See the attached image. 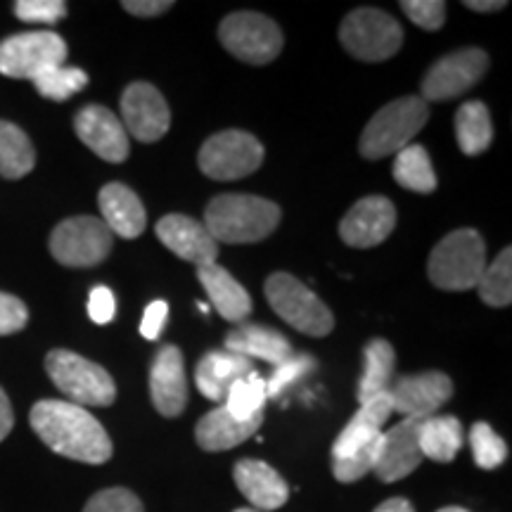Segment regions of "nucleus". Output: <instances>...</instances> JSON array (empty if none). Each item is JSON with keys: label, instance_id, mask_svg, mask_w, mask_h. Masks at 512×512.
I'll return each mask as SVG.
<instances>
[{"label": "nucleus", "instance_id": "f257e3e1", "mask_svg": "<svg viewBox=\"0 0 512 512\" xmlns=\"http://www.w3.org/2000/svg\"><path fill=\"white\" fill-rule=\"evenodd\" d=\"M31 430L57 456L102 465L112 458V439L98 418L76 403L46 399L38 401L29 415Z\"/></svg>", "mask_w": 512, "mask_h": 512}, {"label": "nucleus", "instance_id": "f03ea898", "mask_svg": "<svg viewBox=\"0 0 512 512\" xmlns=\"http://www.w3.org/2000/svg\"><path fill=\"white\" fill-rule=\"evenodd\" d=\"M202 223L216 245H252L278 228L280 207L256 195H219L207 204Z\"/></svg>", "mask_w": 512, "mask_h": 512}, {"label": "nucleus", "instance_id": "7ed1b4c3", "mask_svg": "<svg viewBox=\"0 0 512 512\" xmlns=\"http://www.w3.org/2000/svg\"><path fill=\"white\" fill-rule=\"evenodd\" d=\"M427 117H430V107L418 95L389 102L363 128L358 150L370 162L396 155L418 136L422 126L427 124Z\"/></svg>", "mask_w": 512, "mask_h": 512}, {"label": "nucleus", "instance_id": "20e7f679", "mask_svg": "<svg viewBox=\"0 0 512 512\" xmlns=\"http://www.w3.org/2000/svg\"><path fill=\"white\" fill-rule=\"evenodd\" d=\"M486 268L484 238L472 228H460L448 233L432 249L427 275L439 290L465 292L477 287Z\"/></svg>", "mask_w": 512, "mask_h": 512}, {"label": "nucleus", "instance_id": "39448f33", "mask_svg": "<svg viewBox=\"0 0 512 512\" xmlns=\"http://www.w3.org/2000/svg\"><path fill=\"white\" fill-rule=\"evenodd\" d=\"M46 370L55 387L76 406H112L117 399V384L112 375L74 351H50L46 356Z\"/></svg>", "mask_w": 512, "mask_h": 512}, {"label": "nucleus", "instance_id": "423d86ee", "mask_svg": "<svg viewBox=\"0 0 512 512\" xmlns=\"http://www.w3.org/2000/svg\"><path fill=\"white\" fill-rule=\"evenodd\" d=\"M266 299L271 309L292 325L294 330L304 332L311 337H325L335 328V316L332 311L313 294L302 280L290 273H273L266 280Z\"/></svg>", "mask_w": 512, "mask_h": 512}, {"label": "nucleus", "instance_id": "0eeeda50", "mask_svg": "<svg viewBox=\"0 0 512 512\" xmlns=\"http://www.w3.org/2000/svg\"><path fill=\"white\" fill-rule=\"evenodd\" d=\"M339 41L351 57L363 62H382L399 53L403 29L392 15L375 8H358L344 17Z\"/></svg>", "mask_w": 512, "mask_h": 512}, {"label": "nucleus", "instance_id": "6e6552de", "mask_svg": "<svg viewBox=\"0 0 512 512\" xmlns=\"http://www.w3.org/2000/svg\"><path fill=\"white\" fill-rule=\"evenodd\" d=\"M223 48L240 62L264 67L283 53V31L271 17L259 12H235L219 27Z\"/></svg>", "mask_w": 512, "mask_h": 512}, {"label": "nucleus", "instance_id": "1a4fd4ad", "mask_svg": "<svg viewBox=\"0 0 512 512\" xmlns=\"http://www.w3.org/2000/svg\"><path fill=\"white\" fill-rule=\"evenodd\" d=\"M114 235L98 216H72L50 235V254L69 268L98 266L112 252Z\"/></svg>", "mask_w": 512, "mask_h": 512}, {"label": "nucleus", "instance_id": "9d476101", "mask_svg": "<svg viewBox=\"0 0 512 512\" xmlns=\"http://www.w3.org/2000/svg\"><path fill=\"white\" fill-rule=\"evenodd\" d=\"M197 162L202 174L214 181H238L259 171L264 164V145L252 133L230 128L207 138Z\"/></svg>", "mask_w": 512, "mask_h": 512}, {"label": "nucleus", "instance_id": "9b49d317", "mask_svg": "<svg viewBox=\"0 0 512 512\" xmlns=\"http://www.w3.org/2000/svg\"><path fill=\"white\" fill-rule=\"evenodd\" d=\"M67 60V43L55 31H27L0 43V74L34 81Z\"/></svg>", "mask_w": 512, "mask_h": 512}, {"label": "nucleus", "instance_id": "f8f14e48", "mask_svg": "<svg viewBox=\"0 0 512 512\" xmlns=\"http://www.w3.org/2000/svg\"><path fill=\"white\" fill-rule=\"evenodd\" d=\"M489 69V55L479 48H465L441 57L432 64L430 72L422 79V95L425 102L453 100L470 91Z\"/></svg>", "mask_w": 512, "mask_h": 512}, {"label": "nucleus", "instance_id": "ddd939ff", "mask_svg": "<svg viewBox=\"0 0 512 512\" xmlns=\"http://www.w3.org/2000/svg\"><path fill=\"white\" fill-rule=\"evenodd\" d=\"M121 114L126 133L140 143H157L169 133L171 110L152 83H131L121 95Z\"/></svg>", "mask_w": 512, "mask_h": 512}, {"label": "nucleus", "instance_id": "4468645a", "mask_svg": "<svg viewBox=\"0 0 512 512\" xmlns=\"http://www.w3.org/2000/svg\"><path fill=\"white\" fill-rule=\"evenodd\" d=\"M453 396L451 377L437 370L422 375H403L394 377L389 387V399H392V411L401 413L403 418L427 420Z\"/></svg>", "mask_w": 512, "mask_h": 512}, {"label": "nucleus", "instance_id": "2eb2a0df", "mask_svg": "<svg viewBox=\"0 0 512 512\" xmlns=\"http://www.w3.org/2000/svg\"><path fill=\"white\" fill-rule=\"evenodd\" d=\"M396 226L394 204L382 195H370L358 200L339 223V235L349 247L370 249L392 235Z\"/></svg>", "mask_w": 512, "mask_h": 512}, {"label": "nucleus", "instance_id": "dca6fc26", "mask_svg": "<svg viewBox=\"0 0 512 512\" xmlns=\"http://www.w3.org/2000/svg\"><path fill=\"white\" fill-rule=\"evenodd\" d=\"M420 422L422 420L403 418L399 425L382 432L380 448H377V460L373 467V472L382 479V482H399V479L408 477L411 472L418 470V465L422 463V451L418 441Z\"/></svg>", "mask_w": 512, "mask_h": 512}, {"label": "nucleus", "instance_id": "f3484780", "mask_svg": "<svg viewBox=\"0 0 512 512\" xmlns=\"http://www.w3.org/2000/svg\"><path fill=\"white\" fill-rule=\"evenodd\" d=\"M74 131L81 143L91 147L95 155L105 159V162L119 164L131 152L128 133L121 119L102 105L83 107L74 119Z\"/></svg>", "mask_w": 512, "mask_h": 512}, {"label": "nucleus", "instance_id": "a211bd4d", "mask_svg": "<svg viewBox=\"0 0 512 512\" xmlns=\"http://www.w3.org/2000/svg\"><path fill=\"white\" fill-rule=\"evenodd\" d=\"M155 233L166 249H171L178 259L190 261L197 268L216 264L219 245L211 238L202 221L183 214H169L157 221Z\"/></svg>", "mask_w": 512, "mask_h": 512}, {"label": "nucleus", "instance_id": "6ab92c4d", "mask_svg": "<svg viewBox=\"0 0 512 512\" xmlns=\"http://www.w3.org/2000/svg\"><path fill=\"white\" fill-rule=\"evenodd\" d=\"M150 396L157 413L164 418H176L188 406V380H185V363L181 349L174 344H164L157 351L150 368Z\"/></svg>", "mask_w": 512, "mask_h": 512}, {"label": "nucleus", "instance_id": "aec40b11", "mask_svg": "<svg viewBox=\"0 0 512 512\" xmlns=\"http://www.w3.org/2000/svg\"><path fill=\"white\" fill-rule=\"evenodd\" d=\"M233 479L254 510H278L290 498V486L264 460H240L233 470Z\"/></svg>", "mask_w": 512, "mask_h": 512}, {"label": "nucleus", "instance_id": "412c9836", "mask_svg": "<svg viewBox=\"0 0 512 512\" xmlns=\"http://www.w3.org/2000/svg\"><path fill=\"white\" fill-rule=\"evenodd\" d=\"M102 223L112 235L124 240H136L143 235L147 214L143 200L124 183H107L98 195Z\"/></svg>", "mask_w": 512, "mask_h": 512}, {"label": "nucleus", "instance_id": "4be33fe9", "mask_svg": "<svg viewBox=\"0 0 512 512\" xmlns=\"http://www.w3.org/2000/svg\"><path fill=\"white\" fill-rule=\"evenodd\" d=\"M256 373L254 363L245 356L230 354V351H209L207 356L200 358L195 368V382L204 399L221 403L226 401L235 382L242 377Z\"/></svg>", "mask_w": 512, "mask_h": 512}, {"label": "nucleus", "instance_id": "5701e85b", "mask_svg": "<svg viewBox=\"0 0 512 512\" xmlns=\"http://www.w3.org/2000/svg\"><path fill=\"white\" fill-rule=\"evenodd\" d=\"M392 399L389 394L375 396L366 403H361L354 418L347 422L339 437L332 444V458H347L351 453H356L358 448L373 444L375 439H380V434L384 432V422L389 420L392 415Z\"/></svg>", "mask_w": 512, "mask_h": 512}, {"label": "nucleus", "instance_id": "b1692460", "mask_svg": "<svg viewBox=\"0 0 512 512\" xmlns=\"http://www.w3.org/2000/svg\"><path fill=\"white\" fill-rule=\"evenodd\" d=\"M226 351L245 356L249 361L259 358V361L271 363V366H280L294 354L290 339L280 335L278 330L256 323H242L233 332H228Z\"/></svg>", "mask_w": 512, "mask_h": 512}, {"label": "nucleus", "instance_id": "393cba45", "mask_svg": "<svg viewBox=\"0 0 512 512\" xmlns=\"http://www.w3.org/2000/svg\"><path fill=\"white\" fill-rule=\"evenodd\" d=\"M261 422H264V415H256L252 420H238L226 411V406H219L197 422L195 439L204 451H230L242 441L252 439L259 432Z\"/></svg>", "mask_w": 512, "mask_h": 512}, {"label": "nucleus", "instance_id": "a878e982", "mask_svg": "<svg viewBox=\"0 0 512 512\" xmlns=\"http://www.w3.org/2000/svg\"><path fill=\"white\" fill-rule=\"evenodd\" d=\"M197 278L207 290L214 309L230 323H242L252 313V297L238 280L219 264L197 268Z\"/></svg>", "mask_w": 512, "mask_h": 512}, {"label": "nucleus", "instance_id": "bb28decb", "mask_svg": "<svg viewBox=\"0 0 512 512\" xmlns=\"http://www.w3.org/2000/svg\"><path fill=\"white\" fill-rule=\"evenodd\" d=\"M363 358H366V363H363V375L358 380V403L389 394V387L394 382L396 354L387 339H370Z\"/></svg>", "mask_w": 512, "mask_h": 512}, {"label": "nucleus", "instance_id": "cd10ccee", "mask_svg": "<svg viewBox=\"0 0 512 512\" xmlns=\"http://www.w3.org/2000/svg\"><path fill=\"white\" fill-rule=\"evenodd\" d=\"M420 451L422 458L434 463H451L463 448V425L453 415H432L420 422Z\"/></svg>", "mask_w": 512, "mask_h": 512}, {"label": "nucleus", "instance_id": "c85d7f7f", "mask_svg": "<svg viewBox=\"0 0 512 512\" xmlns=\"http://www.w3.org/2000/svg\"><path fill=\"white\" fill-rule=\"evenodd\" d=\"M456 138L460 152L467 157L482 155L484 150H489L491 138H494V124H491V114L484 102L472 100L460 107L456 114Z\"/></svg>", "mask_w": 512, "mask_h": 512}, {"label": "nucleus", "instance_id": "c756f323", "mask_svg": "<svg viewBox=\"0 0 512 512\" xmlns=\"http://www.w3.org/2000/svg\"><path fill=\"white\" fill-rule=\"evenodd\" d=\"M36 166V150L17 124L0 121V176L19 181Z\"/></svg>", "mask_w": 512, "mask_h": 512}, {"label": "nucleus", "instance_id": "7c9ffc66", "mask_svg": "<svg viewBox=\"0 0 512 512\" xmlns=\"http://www.w3.org/2000/svg\"><path fill=\"white\" fill-rule=\"evenodd\" d=\"M394 178L401 188L422 192V195L437 190V174L432 169V159L420 145H408L401 152H396Z\"/></svg>", "mask_w": 512, "mask_h": 512}, {"label": "nucleus", "instance_id": "2f4dec72", "mask_svg": "<svg viewBox=\"0 0 512 512\" xmlns=\"http://www.w3.org/2000/svg\"><path fill=\"white\" fill-rule=\"evenodd\" d=\"M479 299L484 304L496 306V309H503V306H510L512 302V249L505 247L501 254L496 256L494 264L486 266L482 278L477 283Z\"/></svg>", "mask_w": 512, "mask_h": 512}, {"label": "nucleus", "instance_id": "473e14b6", "mask_svg": "<svg viewBox=\"0 0 512 512\" xmlns=\"http://www.w3.org/2000/svg\"><path fill=\"white\" fill-rule=\"evenodd\" d=\"M266 401V380L259 373H252L230 387L226 401H223L221 406H226V411L233 415V418L252 420L256 415H264Z\"/></svg>", "mask_w": 512, "mask_h": 512}, {"label": "nucleus", "instance_id": "72a5a7b5", "mask_svg": "<svg viewBox=\"0 0 512 512\" xmlns=\"http://www.w3.org/2000/svg\"><path fill=\"white\" fill-rule=\"evenodd\" d=\"M34 86L43 98L64 102L88 86V74L79 67H64V64H60V67H53L41 76H36Z\"/></svg>", "mask_w": 512, "mask_h": 512}, {"label": "nucleus", "instance_id": "f704fd0d", "mask_svg": "<svg viewBox=\"0 0 512 512\" xmlns=\"http://www.w3.org/2000/svg\"><path fill=\"white\" fill-rule=\"evenodd\" d=\"M470 446L475 463L482 470H496V467H501L508 460V444L486 422H475L472 425Z\"/></svg>", "mask_w": 512, "mask_h": 512}, {"label": "nucleus", "instance_id": "c9c22d12", "mask_svg": "<svg viewBox=\"0 0 512 512\" xmlns=\"http://www.w3.org/2000/svg\"><path fill=\"white\" fill-rule=\"evenodd\" d=\"M316 358L309 354H292L287 361L275 366L271 380H266V394L268 399H278L283 396L292 384H297L302 377H306L309 373L316 370Z\"/></svg>", "mask_w": 512, "mask_h": 512}, {"label": "nucleus", "instance_id": "e433bc0d", "mask_svg": "<svg viewBox=\"0 0 512 512\" xmlns=\"http://www.w3.org/2000/svg\"><path fill=\"white\" fill-rule=\"evenodd\" d=\"M377 448H380V439H375L373 444L358 448L356 453H351L347 458H332V475H335L337 482L351 484V482H358L361 477H366L368 472H373L375 460H377Z\"/></svg>", "mask_w": 512, "mask_h": 512}, {"label": "nucleus", "instance_id": "4c0bfd02", "mask_svg": "<svg viewBox=\"0 0 512 512\" xmlns=\"http://www.w3.org/2000/svg\"><path fill=\"white\" fill-rule=\"evenodd\" d=\"M83 512H145V510H143V503H140V498L133 494V491L114 486V489L98 491V494L86 503Z\"/></svg>", "mask_w": 512, "mask_h": 512}, {"label": "nucleus", "instance_id": "58836bf2", "mask_svg": "<svg viewBox=\"0 0 512 512\" xmlns=\"http://www.w3.org/2000/svg\"><path fill=\"white\" fill-rule=\"evenodd\" d=\"M15 15L29 24H57L67 15V3L62 0H17Z\"/></svg>", "mask_w": 512, "mask_h": 512}, {"label": "nucleus", "instance_id": "ea45409f", "mask_svg": "<svg viewBox=\"0 0 512 512\" xmlns=\"http://www.w3.org/2000/svg\"><path fill=\"white\" fill-rule=\"evenodd\" d=\"M401 10L425 31H439L446 22V3L441 0H403Z\"/></svg>", "mask_w": 512, "mask_h": 512}, {"label": "nucleus", "instance_id": "a19ab883", "mask_svg": "<svg viewBox=\"0 0 512 512\" xmlns=\"http://www.w3.org/2000/svg\"><path fill=\"white\" fill-rule=\"evenodd\" d=\"M29 323V309L15 294L0 292V337L15 335Z\"/></svg>", "mask_w": 512, "mask_h": 512}, {"label": "nucleus", "instance_id": "79ce46f5", "mask_svg": "<svg viewBox=\"0 0 512 512\" xmlns=\"http://www.w3.org/2000/svg\"><path fill=\"white\" fill-rule=\"evenodd\" d=\"M114 313H117V302H114V294L110 287H93L91 297H88V316H91L93 323H112Z\"/></svg>", "mask_w": 512, "mask_h": 512}, {"label": "nucleus", "instance_id": "37998d69", "mask_svg": "<svg viewBox=\"0 0 512 512\" xmlns=\"http://www.w3.org/2000/svg\"><path fill=\"white\" fill-rule=\"evenodd\" d=\"M166 318H169V304L162 302V299L152 302L145 309V313H143V323H140V335H143L145 339H150V342H155V339H159V335H162V332H164Z\"/></svg>", "mask_w": 512, "mask_h": 512}, {"label": "nucleus", "instance_id": "c03bdc74", "mask_svg": "<svg viewBox=\"0 0 512 512\" xmlns=\"http://www.w3.org/2000/svg\"><path fill=\"white\" fill-rule=\"evenodd\" d=\"M171 8H174L171 0H126L124 3V10L136 17H159Z\"/></svg>", "mask_w": 512, "mask_h": 512}, {"label": "nucleus", "instance_id": "a18cd8bd", "mask_svg": "<svg viewBox=\"0 0 512 512\" xmlns=\"http://www.w3.org/2000/svg\"><path fill=\"white\" fill-rule=\"evenodd\" d=\"M12 427H15V413H12L8 394L0 387V441H5V437L12 432Z\"/></svg>", "mask_w": 512, "mask_h": 512}, {"label": "nucleus", "instance_id": "49530a36", "mask_svg": "<svg viewBox=\"0 0 512 512\" xmlns=\"http://www.w3.org/2000/svg\"><path fill=\"white\" fill-rule=\"evenodd\" d=\"M373 512H415V510L406 498H389V501L377 505Z\"/></svg>", "mask_w": 512, "mask_h": 512}, {"label": "nucleus", "instance_id": "de8ad7c7", "mask_svg": "<svg viewBox=\"0 0 512 512\" xmlns=\"http://www.w3.org/2000/svg\"><path fill=\"white\" fill-rule=\"evenodd\" d=\"M467 8L475 10V12H496V10H503L505 0H467Z\"/></svg>", "mask_w": 512, "mask_h": 512}, {"label": "nucleus", "instance_id": "09e8293b", "mask_svg": "<svg viewBox=\"0 0 512 512\" xmlns=\"http://www.w3.org/2000/svg\"><path fill=\"white\" fill-rule=\"evenodd\" d=\"M437 512H467L465 508H456V505H451V508H441Z\"/></svg>", "mask_w": 512, "mask_h": 512}, {"label": "nucleus", "instance_id": "8fccbe9b", "mask_svg": "<svg viewBox=\"0 0 512 512\" xmlns=\"http://www.w3.org/2000/svg\"><path fill=\"white\" fill-rule=\"evenodd\" d=\"M235 512H259V510H254V508H238Z\"/></svg>", "mask_w": 512, "mask_h": 512}]
</instances>
